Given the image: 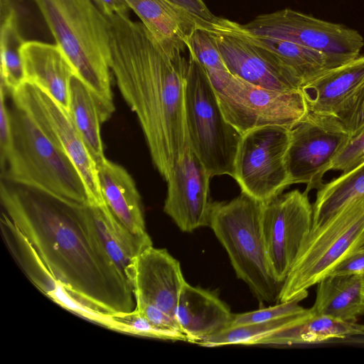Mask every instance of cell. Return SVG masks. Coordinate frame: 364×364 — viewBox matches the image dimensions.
<instances>
[{
  "label": "cell",
  "mask_w": 364,
  "mask_h": 364,
  "mask_svg": "<svg viewBox=\"0 0 364 364\" xmlns=\"http://www.w3.org/2000/svg\"><path fill=\"white\" fill-rule=\"evenodd\" d=\"M364 87V55L324 73L301 87L307 113L337 119Z\"/></svg>",
  "instance_id": "obj_18"
},
{
  "label": "cell",
  "mask_w": 364,
  "mask_h": 364,
  "mask_svg": "<svg viewBox=\"0 0 364 364\" xmlns=\"http://www.w3.org/2000/svg\"><path fill=\"white\" fill-rule=\"evenodd\" d=\"M1 230L14 258L28 279L42 293L70 312L105 327H110L111 316L93 309L65 289L52 274L30 242L3 212Z\"/></svg>",
  "instance_id": "obj_17"
},
{
  "label": "cell",
  "mask_w": 364,
  "mask_h": 364,
  "mask_svg": "<svg viewBox=\"0 0 364 364\" xmlns=\"http://www.w3.org/2000/svg\"><path fill=\"white\" fill-rule=\"evenodd\" d=\"M129 281L136 306L151 305L172 316L186 282L179 262L166 249L153 245L135 259Z\"/></svg>",
  "instance_id": "obj_16"
},
{
  "label": "cell",
  "mask_w": 364,
  "mask_h": 364,
  "mask_svg": "<svg viewBox=\"0 0 364 364\" xmlns=\"http://www.w3.org/2000/svg\"><path fill=\"white\" fill-rule=\"evenodd\" d=\"M263 205L242 192L230 201L213 202L209 227L253 295L262 303H278L282 284L274 277L267 251Z\"/></svg>",
  "instance_id": "obj_5"
},
{
  "label": "cell",
  "mask_w": 364,
  "mask_h": 364,
  "mask_svg": "<svg viewBox=\"0 0 364 364\" xmlns=\"http://www.w3.org/2000/svg\"><path fill=\"white\" fill-rule=\"evenodd\" d=\"M290 129L265 126L242 134L232 178L241 192L265 203L291 186L285 165Z\"/></svg>",
  "instance_id": "obj_10"
},
{
  "label": "cell",
  "mask_w": 364,
  "mask_h": 364,
  "mask_svg": "<svg viewBox=\"0 0 364 364\" xmlns=\"http://www.w3.org/2000/svg\"><path fill=\"white\" fill-rule=\"evenodd\" d=\"M114 331L162 340L188 342L184 333L159 328L135 309L123 316H114Z\"/></svg>",
  "instance_id": "obj_32"
},
{
  "label": "cell",
  "mask_w": 364,
  "mask_h": 364,
  "mask_svg": "<svg viewBox=\"0 0 364 364\" xmlns=\"http://www.w3.org/2000/svg\"><path fill=\"white\" fill-rule=\"evenodd\" d=\"M364 275V242L338 264L331 274Z\"/></svg>",
  "instance_id": "obj_38"
},
{
  "label": "cell",
  "mask_w": 364,
  "mask_h": 364,
  "mask_svg": "<svg viewBox=\"0 0 364 364\" xmlns=\"http://www.w3.org/2000/svg\"><path fill=\"white\" fill-rule=\"evenodd\" d=\"M6 90L0 83V162L1 171L3 169L6 156L11 147L12 140V126L9 108L6 105Z\"/></svg>",
  "instance_id": "obj_36"
},
{
  "label": "cell",
  "mask_w": 364,
  "mask_h": 364,
  "mask_svg": "<svg viewBox=\"0 0 364 364\" xmlns=\"http://www.w3.org/2000/svg\"><path fill=\"white\" fill-rule=\"evenodd\" d=\"M364 334V325L311 311L292 326L262 339L261 345L315 343Z\"/></svg>",
  "instance_id": "obj_26"
},
{
  "label": "cell",
  "mask_w": 364,
  "mask_h": 364,
  "mask_svg": "<svg viewBox=\"0 0 364 364\" xmlns=\"http://www.w3.org/2000/svg\"><path fill=\"white\" fill-rule=\"evenodd\" d=\"M186 46L188 53L206 73L215 91L218 90L231 77L215 41L200 26L188 37Z\"/></svg>",
  "instance_id": "obj_31"
},
{
  "label": "cell",
  "mask_w": 364,
  "mask_h": 364,
  "mask_svg": "<svg viewBox=\"0 0 364 364\" xmlns=\"http://www.w3.org/2000/svg\"><path fill=\"white\" fill-rule=\"evenodd\" d=\"M75 75L91 90L102 122L114 111L110 23L92 0H32Z\"/></svg>",
  "instance_id": "obj_3"
},
{
  "label": "cell",
  "mask_w": 364,
  "mask_h": 364,
  "mask_svg": "<svg viewBox=\"0 0 364 364\" xmlns=\"http://www.w3.org/2000/svg\"><path fill=\"white\" fill-rule=\"evenodd\" d=\"M307 295L308 291L299 294L290 301L277 303L274 306L245 313L234 314L229 327L265 322L302 313L306 309L301 306L299 303Z\"/></svg>",
  "instance_id": "obj_33"
},
{
  "label": "cell",
  "mask_w": 364,
  "mask_h": 364,
  "mask_svg": "<svg viewBox=\"0 0 364 364\" xmlns=\"http://www.w3.org/2000/svg\"><path fill=\"white\" fill-rule=\"evenodd\" d=\"M316 314L357 321L364 314V275L330 274L317 284L316 296L311 308Z\"/></svg>",
  "instance_id": "obj_25"
},
{
  "label": "cell",
  "mask_w": 364,
  "mask_h": 364,
  "mask_svg": "<svg viewBox=\"0 0 364 364\" xmlns=\"http://www.w3.org/2000/svg\"><path fill=\"white\" fill-rule=\"evenodd\" d=\"M351 136L335 118L307 113L290 129L285 165L291 185L304 183L318 190L333 161Z\"/></svg>",
  "instance_id": "obj_12"
},
{
  "label": "cell",
  "mask_w": 364,
  "mask_h": 364,
  "mask_svg": "<svg viewBox=\"0 0 364 364\" xmlns=\"http://www.w3.org/2000/svg\"><path fill=\"white\" fill-rule=\"evenodd\" d=\"M9 94L12 103L26 112L48 139L72 161L85 183L88 203L97 205L105 203L96 161L68 112L48 94L26 82Z\"/></svg>",
  "instance_id": "obj_11"
},
{
  "label": "cell",
  "mask_w": 364,
  "mask_h": 364,
  "mask_svg": "<svg viewBox=\"0 0 364 364\" xmlns=\"http://www.w3.org/2000/svg\"><path fill=\"white\" fill-rule=\"evenodd\" d=\"M9 111L12 140L1 179L68 203H88L85 183L70 158L26 112L13 103Z\"/></svg>",
  "instance_id": "obj_4"
},
{
  "label": "cell",
  "mask_w": 364,
  "mask_h": 364,
  "mask_svg": "<svg viewBox=\"0 0 364 364\" xmlns=\"http://www.w3.org/2000/svg\"><path fill=\"white\" fill-rule=\"evenodd\" d=\"M215 92L225 119L241 134L265 126L291 129L307 114L301 89L265 88L232 75Z\"/></svg>",
  "instance_id": "obj_9"
},
{
  "label": "cell",
  "mask_w": 364,
  "mask_h": 364,
  "mask_svg": "<svg viewBox=\"0 0 364 364\" xmlns=\"http://www.w3.org/2000/svg\"><path fill=\"white\" fill-rule=\"evenodd\" d=\"M364 155V129L350 138L336 156L330 171H347L357 165Z\"/></svg>",
  "instance_id": "obj_34"
},
{
  "label": "cell",
  "mask_w": 364,
  "mask_h": 364,
  "mask_svg": "<svg viewBox=\"0 0 364 364\" xmlns=\"http://www.w3.org/2000/svg\"><path fill=\"white\" fill-rule=\"evenodd\" d=\"M4 212L55 278L80 301L107 315L134 310L132 286L99 241L84 204L68 203L1 180Z\"/></svg>",
  "instance_id": "obj_1"
},
{
  "label": "cell",
  "mask_w": 364,
  "mask_h": 364,
  "mask_svg": "<svg viewBox=\"0 0 364 364\" xmlns=\"http://www.w3.org/2000/svg\"><path fill=\"white\" fill-rule=\"evenodd\" d=\"M163 45L185 44L205 21L169 0H124Z\"/></svg>",
  "instance_id": "obj_24"
},
{
  "label": "cell",
  "mask_w": 364,
  "mask_h": 364,
  "mask_svg": "<svg viewBox=\"0 0 364 364\" xmlns=\"http://www.w3.org/2000/svg\"><path fill=\"white\" fill-rule=\"evenodd\" d=\"M211 36L229 72L251 84L277 90L301 89L299 80L267 59L237 28L236 22L217 17L202 25Z\"/></svg>",
  "instance_id": "obj_14"
},
{
  "label": "cell",
  "mask_w": 364,
  "mask_h": 364,
  "mask_svg": "<svg viewBox=\"0 0 364 364\" xmlns=\"http://www.w3.org/2000/svg\"><path fill=\"white\" fill-rule=\"evenodd\" d=\"M364 161V155L362 156V158L360 159V161H358V164H359L360 162H361V161Z\"/></svg>",
  "instance_id": "obj_41"
},
{
  "label": "cell",
  "mask_w": 364,
  "mask_h": 364,
  "mask_svg": "<svg viewBox=\"0 0 364 364\" xmlns=\"http://www.w3.org/2000/svg\"><path fill=\"white\" fill-rule=\"evenodd\" d=\"M364 242V195L311 229L283 282L278 303L293 299L330 275Z\"/></svg>",
  "instance_id": "obj_6"
},
{
  "label": "cell",
  "mask_w": 364,
  "mask_h": 364,
  "mask_svg": "<svg viewBox=\"0 0 364 364\" xmlns=\"http://www.w3.org/2000/svg\"><path fill=\"white\" fill-rule=\"evenodd\" d=\"M236 27L266 58L290 73L302 86L336 68L320 51L291 41L253 34L237 22Z\"/></svg>",
  "instance_id": "obj_22"
},
{
  "label": "cell",
  "mask_w": 364,
  "mask_h": 364,
  "mask_svg": "<svg viewBox=\"0 0 364 364\" xmlns=\"http://www.w3.org/2000/svg\"><path fill=\"white\" fill-rule=\"evenodd\" d=\"M107 18L111 71L137 117L155 168L167 181L189 145L185 114L188 60L182 55L187 47L160 43L129 14Z\"/></svg>",
  "instance_id": "obj_2"
},
{
  "label": "cell",
  "mask_w": 364,
  "mask_h": 364,
  "mask_svg": "<svg viewBox=\"0 0 364 364\" xmlns=\"http://www.w3.org/2000/svg\"><path fill=\"white\" fill-rule=\"evenodd\" d=\"M336 119L349 132L351 137L364 129V87Z\"/></svg>",
  "instance_id": "obj_35"
},
{
  "label": "cell",
  "mask_w": 364,
  "mask_h": 364,
  "mask_svg": "<svg viewBox=\"0 0 364 364\" xmlns=\"http://www.w3.org/2000/svg\"><path fill=\"white\" fill-rule=\"evenodd\" d=\"M97 167L103 200L110 212L132 233L149 236L141 196L131 175L107 158L97 162Z\"/></svg>",
  "instance_id": "obj_21"
},
{
  "label": "cell",
  "mask_w": 364,
  "mask_h": 364,
  "mask_svg": "<svg viewBox=\"0 0 364 364\" xmlns=\"http://www.w3.org/2000/svg\"><path fill=\"white\" fill-rule=\"evenodd\" d=\"M170 1L181 6L196 17L208 22H213L218 16H215L203 0H169Z\"/></svg>",
  "instance_id": "obj_39"
},
{
  "label": "cell",
  "mask_w": 364,
  "mask_h": 364,
  "mask_svg": "<svg viewBox=\"0 0 364 364\" xmlns=\"http://www.w3.org/2000/svg\"><path fill=\"white\" fill-rule=\"evenodd\" d=\"M185 114L189 144L210 177H232L242 134L225 119L206 73L190 54Z\"/></svg>",
  "instance_id": "obj_7"
},
{
  "label": "cell",
  "mask_w": 364,
  "mask_h": 364,
  "mask_svg": "<svg viewBox=\"0 0 364 364\" xmlns=\"http://www.w3.org/2000/svg\"><path fill=\"white\" fill-rule=\"evenodd\" d=\"M105 16L129 14V8L124 0H92Z\"/></svg>",
  "instance_id": "obj_40"
},
{
  "label": "cell",
  "mask_w": 364,
  "mask_h": 364,
  "mask_svg": "<svg viewBox=\"0 0 364 364\" xmlns=\"http://www.w3.org/2000/svg\"><path fill=\"white\" fill-rule=\"evenodd\" d=\"M310 311L311 309H306L302 313L272 321L230 326L198 345L204 347H219L227 345L259 344L262 339L292 326Z\"/></svg>",
  "instance_id": "obj_30"
},
{
  "label": "cell",
  "mask_w": 364,
  "mask_h": 364,
  "mask_svg": "<svg viewBox=\"0 0 364 364\" xmlns=\"http://www.w3.org/2000/svg\"><path fill=\"white\" fill-rule=\"evenodd\" d=\"M233 314L213 292L186 282L173 316L189 343L199 344L229 327Z\"/></svg>",
  "instance_id": "obj_20"
},
{
  "label": "cell",
  "mask_w": 364,
  "mask_h": 364,
  "mask_svg": "<svg viewBox=\"0 0 364 364\" xmlns=\"http://www.w3.org/2000/svg\"><path fill=\"white\" fill-rule=\"evenodd\" d=\"M68 113L96 164L106 158L99 107L91 90L76 75L70 82Z\"/></svg>",
  "instance_id": "obj_27"
},
{
  "label": "cell",
  "mask_w": 364,
  "mask_h": 364,
  "mask_svg": "<svg viewBox=\"0 0 364 364\" xmlns=\"http://www.w3.org/2000/svg\"><path fill=\"white\" fill-rule=\"evenodd\" d=\"M134 309L159 328L183 333L174 316L159 308L151 305H142L136 306Z\"/></svg>",
  "instance_id": "obj_37"
},
{
  "label": "cell",
  "mask_w": 364,
  "mask_h": 364,
  "mask_svg": "<svg viewBox=\"0 0 364 364\" xmlns=\"http://www.w3.org/2000/svg\"><path fill=\"white\" fill-rule=\"evenodd\" d=\"M246 31L258 36L291 41L326 54L336 67L360 55L364 38L353 28L284 9L256 16Z\"/></svg>",
  "instance_id": "obj_8"
},
{
  "label": "cell",
  "mask_w": 364,
  "mask_h": 364,
  "mask_svg": "<svg viewBox=\"0 0 364 364\" xmlns=\"http://www.w3.org/2000/svg\"><path fill=\"white\" fill-rule=\"evenodd\" d=\"M308 193L295 189L263 205L267 251L274 277L282 284L312 227L313 206Z\"/></svg>",
  "instance_id": "obj_13"
},
{
  "label": "cell",
  "mask_w": 364,
  "mask_h": 364,
  "mask_svg": "<svg viewBox=\"0 0 364 364\" xmlns=\"http://www.w3.org/2000/svg\"><path fill=\"white\" fill-rule=\"evenodd\" d=\"M25 41L18 28V16L12 3L1 6V82L11 93L24 82L21 48Z\"/></svg>",
  "instance_id": "obj_29"
},
{
  "label": "cell",
  "mask_w": 364,
  "mask_h": 364,
  "mask_svg": "<svg viewBox=\"0 0 364 364\" xmlns=\"http://www.w3.org/2000/svg\"><path fill=\"white\" fill-rule=\"evenodd\" d=\"M210 178L189 144L166 181L164 205V213L182 232L209 227L213 203L210 196Z\"/></svg>",
  "instance_id": "obj_15"
},
{
  "label": "cell",
  "mask_w": 364,
  "mask_h": 364,
  "mask_svg": "<svg viewBox=\"0 0 364 364\" xmlns=\"http://www.w3.org/2000/svg\"><path fill=\"white\" fill-rule=\"evenodd\" d=\"M25 82L35 85L68 112L73 67L57 44L27 41L21 48Z\"/></svg>",
  "instance_id": "obj_19"
},
{
  "label": "cell",
  "mask_w": 364,
  "mask_h": 364,
  "mask_svg": "<svg viewBox=\"0 0 364 364\" xmlns=\"http://www.w3.org/2000/svg\"><path fill=\"white\" fill-rule=\"evenodd\" d=\"M364 195V161L317 190L312 228H317L352 200Z\"/></svg>",
  "instance_id": "obj_28"
},
{
  "label": "cell",
  "mask_w": 364,
  "mask_h": 364,
  "mask_svg": "<svg viewBox=\"0 0 364 364\" xmlns=\"http://www.w3.org/2000/svg\"><path fill=\"white\" fill-rule=\"evenodd\" d=\"M84 208L106 253L129 281L135 259L153 245L150 236L132 233L113 215L105 203H86Z\"/></svg>",
  "instance_id": "obj_23"
}]
</instances>
